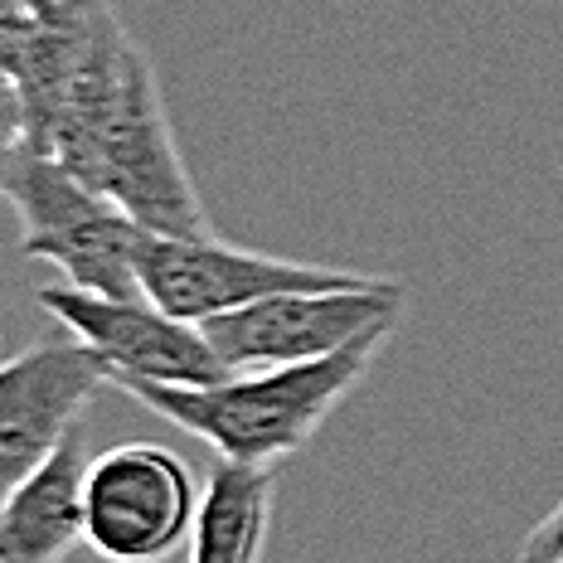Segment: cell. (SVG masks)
Listing matches in <instances>:
<instances>
[{"instance_id":"cell-8","label":"cell","mask_w":563,"mask_h":563,"mask_svg":"<svg viewBox=\"0 0 563 563\" xmlns=\"http://www.w3.org/2000/svg\"><path fill=\"white\" fill-rule=\"evenodd\" d=\"M108 365L78 335H49L0 365V506L78 428Z\"/></svg>"},{"instance_id":"cell-3","label":"cell","mask_w":563,"mask_h":563,"mask_svg":"<svg viewBox=\"0 0 563 563\" xmlns=\"http://www.w3.org/2000/svg\"><path fill=\"white\" fill-rule=\"evenodd\" d=\"M0 195L20 219V253L54 263L64 282L102 297H141V229L112 195L78 180L49 151L20 146L0 170Z\"/></svg>"},{"instance_id":"cell-16","label":"cell","mask_w":563,"mask_h":563,"mask_svg":"<svg viewBox=\"0 0 563 563\" xmlns=\"http://www.w3.org/2000/svg\"><path fill=\"white\" fill-rule=\"evenodd\" d=\"M559 563H563V559H559Z\"/></svg>"},{"instance_id":"cell-6","label":"cell","mask_w":563,"mask_h":563,"mask_svg":"<svg viewBox=\"0 0 563 563\" xmlns=\"http://www.w3.org/2000/svg\"><path fill=\"white\" fill-rule=\"evenodd\" d=\"M34 301L68 335L98 350L108 384L122 394L132 384H219L233 374L195 321L161 311L151 297H102L68 282V287H40Z\"/></svg>"},{"instance_id":"cell-11","label":"cell","mask_w":563,"mask_h":563,"mask_svg":"<svg viewBox=\"0 0 563 563\" xmlns=\"http://www.w3.org/2000/svg\"><path fill=\"white\" fill-rule=\"evenodd\" d=\"M40 25H44V15L30 5V0H0V74L20 78Z\"/></svg>"},{"instance_id":"cell-9","label":"cell","mask_w":563,"mask_h":563,"mask_svg":"<svg viewBox=\"0 0 563 563\" xmlns=\"http://www.w3.org/2000/svg\"><path fill=\"white\" fill-rule=\"evenodd\" d=\"M88 466L84 428H74L0 506V554L10 563H64L88 544Z\"/></svg>"},{"instance_id":"cell-10","label":"cell","mask_w":563,"mask_h":563,"mask_svg":"<svg viewBox=\"0 0 563 563\" xmlns=\"http://www.w3.org/2000/svg\"><path fill=\"white\" fill-rule=\"evenodd\" d=\"M273 466L219 462L199 500L190 563H263L273 530Z\"/></svg>"},{"instance_id":"cell-15","label":"cell","mask_w":563,"mask_h":563,"mask_svg":"<svg viewBox=\"0 0 563 563\" xmlns=\"http://www.w3.org/2000/svg\"><path fill=\"white\" fill-rule=\"evenodd\" d=\"M0 563H10V559H5V554H0Z\"/></svg>"},{"instance_id":"cell-14","label":"cell","mask_w":563,"mask_h":563,"mask_svg":"<svg viewBox=\"0 0 563 563\" xmlns=\"http://www.w3.org/2000/svg\"><path fill=\"white\" fill-rule=\"evenodd\" d=\"M34 10H40V15H58V10H64V0H30Z\"/></svg>"},{"instance_id":"cell-2","label":"cell","mask_w":563,"mask_h":563,"mask_svg":"<svg viewBox=\"0 0 563 563\" xmlns=\"http://www.w3.org/2000/svg\"><path fill=\"white\" fill-rule=\"evenodd\" d=\"M389 335L394 331H374L307 365L243 369L219 384H132L126 394L156 418L209 442L224 462L277 466L282 456H297L316 438L340 398L369 374Z\"/></svg>"},{"instance_id":"cell-1","label":"cell","mask_w":563,"mask_h":563,"mask_svg":"<svg viewBox=\"0 0 563 563\" xmlns=\"http://www.w3.org/2000/svg\"><path fill=\"white\" fill-rule=\"evenodd\" d=\"M25 146L49 151L78 180L112 195L146 233H214L175 146L156 68L126 34L112 0H84V44L74 74L49 122Z\"/></svg>"},{"instance_id":"cell-4","label":"cell","mask_w":563,"mask_h":563,"mask_svg":"<svg viewBox=\"0 0 563 563\" xmlns=\"http://www.w3.org/2000/svg\"><path fill=\"white\" fill-rule=\"evenodd\" d=\"M408 287L398 277H365L350 287H307L277 291V297L249 301L239 311L209 316L199 331L219 350V360L243 369L273 365H307V360L335 355L374 331H394L404 321Z\"/></svg>"},{"instance_id":"cell-13","label":"cell","mask_w":563,"mask_h":563,"mask_svg":"<svg viewBox=\"0 0 563 563\" xmlns=\"http://www.w3.org/2000/svg\"><path fill=\"white\" fill-rule=\"evenodd\" d=\"M559 559H563V500L534 525V534L520 549V563H559Z\"/></svg>"},{"instance_id":"cell-5","label":"cell","mask_w":563,"mask_h":563,"mask_svg":"<svg viewBox=\"0 0 563 563\" xmlns=\"http://www.w3.org/2000/svg\"><path fill=\"white\" fill-rule=\"evenodd\" d=\"M136 277H141V297H151L161 311L180 316V321H195V325L209 321V316L249 307V301L277 297V291L365 282V273L291 263V257H273V253L224 243V239H214V233H195V239L141 233Z\"/></svg>"},{"instance_id":"cell-12","label":"cell","mask_w":563,"mask_h":563,"mask_svg":"<svg viewBox=\"0 0 563 563\" xmlns=\"http://www.w3.org/2000/svg\"><path fill=\"white\" fill-rule=\"evenodd\" d=\"M30 136V108H25V92L10 74H0V170H5V161L15 156L20 146H25Z\"/></svg>"},{"instance_id":"cell-7","label":"cell","mask_w":563,"mask_h":563,"mask_svg":"<svg viewBox=\"0 0 563 563\" xmlns=\"http://www.w3.org/2000/svg\"><path fill=\"white\" fill-rule=\"evenodd\" d=\"M199 500L185 456L122 442L88 466V549L108 563H161L195 534Z\"/></svg>"}]
</instances>
